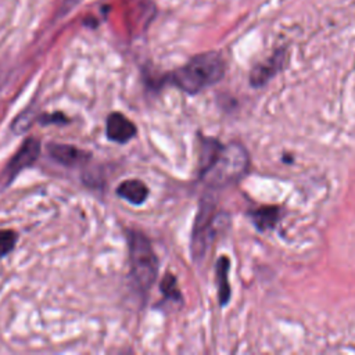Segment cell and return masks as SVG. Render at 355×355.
Here are the masks:
<instances>
[{
  "instance_id": "9",
  "label": "cell",
  "mask_w": 355,
  "mask_h": 355,
  "mask_svg": "<svg viewBox=\"0 0 355 355\" xmlns=\"http://www.w3.org/2000/svg\"><path fill=\"white\" fill-rule=\"evenodd\" d=\"M116 194L130 204L140 205L148 197V187L139 179H128L116 187Z\"/></svg>"
},
{
  "instance_id": "10",
  "label": "cell",
  "mask_w": 355,
  "mask_h": 355,
  "mask_svg": "<svg viewBox=\"0 0 355 355\" xmlns=\"http://www.w3.org/2000/svg\"><path fill=\"white\" fill-rule=\"evenodd\" d=\"M248 215H250L254 226L257 227V230L266 232L276 226V223L280 218V209L273 205H266V207H261L258 209L251 211Z\"/></svg>"
},
{
  "instance_id": "5",
  "label": "cell",
  "mask_w": 355,
  "mask_h": 355,
  "mask_svg": "<svg viewBox=\"0 0 355 355\" xmlns=\"http://www.w3.org/2000/svg\"><path fill=\"white\" fill-rule=\"evenodd\" d=\"M288 54L286 47L276 49L266 60L257 64L251 72H250V83L254 87H261L266 85L277 72H280L286 62H287Z\"/></svg>"
},
{
  "instance_id": "2",
  "label": "cell",
  "mask_w": 355,
  "mask_h": 355,
  "mask_svg": "<svg viewBox=\"0 0 355 355\" xmlns=\"http://www.w3.org/2000/svg\"><path fill=\"white\" fill-rule=\"evenodd\" d=\"M250 168V155L240 143L220 144L209 164L200 171V178L212 189L237 183Z\"/></svg>"
},
{
  "instance_id": "13",
  "label": "cell",
  "mask_w": 355,
  "mask_h": 355,
  "mask_svg": "<svg viewBox=\"0 0 355 355\" xmlns=\"http://www.w3.org/2000/svg\"><path fill=\"white\" fill-rule=\"evenodd\" d=\"M17 243V234L12 230H0V259L12 251Z\"/></svg>"
},
{
  "instance_id": "1",
  "label": "cell",
  "mask_w": 355,
  "mask_h": 355,
  "mask_svg": "<svg viewBox=\"0 0 355 355\" xmlns=\"http://www.w3.org/2000/svg\"><path fill=\"white\" fill-rule=\"evenodd\" d=\"M226 72V61L218 51H205L191 57L184 65L165 76L178 89L196 94L218 83Z\"/></svg>"
},
{
  "instance_id": "14",
  "label": "cell",
  "mask_w": 355,
  "mask_h": 355,
  "mask_svg": "<svg viewBox=\"0 0 355 355\" xmlns=\"http://www.w3.org/2000/svg\"><path fill=\"white\" fill-rule=\"evenodd\" d=\"M79 1H80V0H65L64 4H62V6H64V10H65V11H69V10H71L72 7H75Z\"/></svg>"
},
{
  "instance_id": "6",
  "label": "cell",
  "mask_w": 355,
  "mask_h": 355,
  "mask_svg": "<svg viewBox=\"0 0 355 355\" xmlns=\"http://www.w3.org/2000/svg\"><path fill=\"white\" fill-rule=\"evenodd\" d=\"M40 154V141L35 137H29L24 141L19 150L14 154L11 161L7 164V168L3 172V179L10 183L22 169L31 166Z\"/></svg>"
},
{
  "instance_id": "4",
  "label": "cell",
  "mask_w": 355,
  "mask_h": 355,
  "mask_svg": "<svg viewBox=\"0 0 355 355\" xmlns=\"http://www.w3.org/2000/svg\"><path fill=\"white\" fill-rule=\"evenodd\" d=\"M218 219L215 201L209 196H204L200 201L197 216L191 233V254L194 259H200L207 252L214 236L215 222Z\"/></svg>"
},
{
  "instance_id": "7",
  "label": "cell",
  "mask_w": 355,
  "mask_h": 355,
  "mask_svg": "<svg viewBox=\"0 0 355 355\" xmlns=\"http://www.w3.org/2000/svg\"><path fill=\"white\" fill-rule=\"evenodd\" d=\"M105 132L110 140L123 144L136 136V125L121 112H112L107 118Z\"/></svg>"
},
{
  "instance_id": "12",
  "label": "cell",
  "mask_w": 355,
  "mask_h": 355,
  "mask_svg": "<svg viewBox=\"0 0 355 355\" xmlns=\"http://www.w3.org/2000/svg\"><path fill=\"white\" fill-rule=\"evenodd\" d=\"M159 288L162 291V294L169 298V300H175V301H182V293L178 287V280L175 277V275L166 273L159 284Z\"/></svg>"
},
{
  "instance_id": "3",
  "label": "cell",
  "mask_w": 355,
  "mask_h": 355,
  "mask_svg": "<svg viewBox=\"0 0 355 355\" xmlns=\"http://www.w3.org/2000/svg\"><path fill=\"white\" fill-rule=\"evenodd\" d=\"M130 272L136 286L147 291L155 282L158 275V258L153 250L150 240L137 230L128 234Z\"/></svg>"
},
{
  "instance_id": "11",
  "label": "cell",
  "mask_w": 355,
  "mask_h": 355,
  "mask_svg": "<svg viewBox=\"0 0 355 355\" xmlns=\"http://www.w3.org/2000/svg\"><path fill=\"white\" fill-rule=\"evenodd\" d=\"M215 266H216L215 272H216V282H218V300H219V305L225 306L230 300V284L227 279L230 261L227 257L222 255L218 258Z\"/></svg>"
},
{
  "instance_id": "8",
  "label": "cell",
  "mask_w": 355,
  "mask_h": 355,
  "mask_svg": "<svg viewBox=\"0 0 355 355\" xmlns=\"http://www.w3.org/2000/svg\"><path fill=\"white\" fill-rule=\"evenodd\" d=\"M49 154L53 159L57 162L65 165V166H76L83 162H86L90 157L89 153L71 146V144H60V143H51L49 146Z\"/></svg>"
}]
</instances>
